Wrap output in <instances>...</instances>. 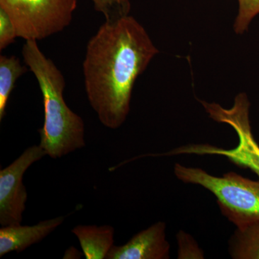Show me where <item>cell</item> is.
Returning a JSON list of instances; mask_svg holds the SVG:
<instances>
[{"label": "cell", "mask_w": 259, "mask_h": 259, "mask_svg": "<svg viewBox=\"0 0 259 259\" xmlns=\"http://www.w3.org/2000/svg\"><path fill=\"white\" fill-rule=\"evenodd\" d=\"M29 68L23 66L15 56H0V120L6 114V108L17 80L28 72Z\"/></svg>", "instance_id": "obj_11"}, {"label": "cell", "mask_w": 259, "mask_h": 259, "mask_svg": "<svg viewBox=\"0 0 259 259\" xmlns=\"http://www.w3.org/2000/svg\"><path fill=\"white\" fill-rule=\"evenodd\" d=\"M159 53L143 25L131 16L105 21L91 37L83 63L85 90L99 120L119 128L131 110L136 80Z\"/></svg>", "instance_id": "obj_1"}, {"label": "cell", "mask_w": 259, "mask_h": 259, "mask_svg": "<svg viewBox=\"0 0 259 259\" xmlns=\"http://www.w3.org/2000/svg\"><path fill=\"white\" fill-rule=\"evenodd\" d=\"M177 241L178 244L177 258L179 259L204 258L203 250L189 233L184 231L178 232Z\"/></svg>", "instance_id": "obj_14"}, {"label": "cell", "mask_w": 259, "mask_h": 259, "mask_svg": "<svg viewBox=\"0 0 259 259\" xmlns=\"http://www.w3.org/2000/svg\"><path fill=\"white\" fill-rule=\"evenodd\" d=\"M77 0H0L18 37L40 40L64 30L72 21Z\"/></svg>", "instance_id": "obj_5"}, {"label": "cell", "mask_w": 259, "mask_h": 259, "mask_svg": "<svg viewBox=\"0 0 259 259\" xmlns=\"http://www.w3.org/2000/svg\"><path fill=\"white\" fill-rule=\"evenodd\" d=\"M16 37L18 35L14 24L4 10L0 9V50L13 44Z\"/></svg>", "instance_id": "obj_15"}, {"label": "cell", "mask_w": 259, "mask_h": 259, "mask_svg": "<svg viewBox=\"0 0 259 259\" xmlns=\"http://www.w3.org/2000/svg\"><path fill=\"white\" fill-rule=\"evenodd\" d=\"M82 256V253L79 250L76 249L74 246H70L65 250L64 257V259H78L81 258Z\"/></svg>", "instance_id": "obj_16"}, {"label": "cell", "mask_w": 259, "mask_h": 259, "mask_svg": "<svg viewBox=\"0 0 259 259\" xmlns=\"http://www.w3.org/2000/svg\"><path fill=\"white\" fill-rule=\"evenodd\" d=\"M228 244L233 258L259 259V221L236 228Z\"/></svg>", "instance_id": "obj_10"}, {"label": "cell", "mask_w": 259, "mask_h": 259, "mask_svg": "<svg viewBox=\"0 0 259 259\" xmlns=\"http://www.w3.org/2000/svg\"><path fill=\"white\" fill-rule=\"evenodd\" d=\"M166 224L159 221L143 230L125 244L114 245L107 259H168L170 244L166 240Z\"/></svg>", "instance_id": "obj_7"}, {"label": "cell", "mask_w": 259, "mask_h": 259, "mask_svg": "<svg viewBox=\"0 0 259 259\" xmlns=\"http://www.w3.org/2000/svg\"><path fill=\"white\" fill-rule=\"evenodd\" d=\"M47 156L40 145L25 149L16 160L0 171V224H21L28 192L23 179L29 167Z\"/></svg>", "instance_id": "obj_6"}, {"label": "cell", "mask_w": 259, "mask_h": 259, "mask_svg": "<svg viewBox=\"0 0 259 259\" xmlns=\"http://www.w3.org/2000/svg\"><path fill=\"white\" fill-rule=\"evenodd\" d=\"M24 61L40 87L44 122L39 129L40 146L47 156L57 159L86 146L83 119L66 105V81L59 68L46 56L36 40H26L22 50Z\"/></svg>", "instance_id": "obj_2"}, {"label": "cell", "mask_w": 259, "mask_h": 259, "mask_svg": "<svg viewBox=\"0 0 259 259\" xmlns=\"http://www.w3.org/2000/svg\"><path fill=\"white\" fill-rule=\"evenodd\" d=\"M64 216L40 221L34 226H2L0 229V257L15 251L20 253L42 241L64 223Z\"/></svg>", "instance_id": "obj_8"}, {"label": "cell", "mask_w": 259, "mask_h": 259, "mask_svg": "<svg viewBox=\"0 0 259 259\" xmlns=\"http://www.w3.org/2000/svg\"><path fill=\"white\" fill-rule=\"evenodd\" d=\"M71 232L77 238L86 259L106 258L114 246L115 229L108 225H79L74 227Z\"/></svg>", "instance_id": "obj_9"}, {"label": "cell", "mask_w": 259, "mask_h": 259, "mask_svg": "<svg viewBox=\"0 0 259 259\" xmlns=\"http://www.w3.org/2000/svg\"><path fill=\"white\" fill-rule=\"evenodd\" d=\"M94 8L105 16L106 21L117 20L129 15L130 0H91Z\"/></svg>", "instance_id": "obj_13"}, {"label": "cell", "mask_w": 259, "mask_h": 259, "mask_svg": "<svg viewBox=\"0 0 259 259\" xmlns=\"http://www.w3.org/2000/svg\"><path fill=\"white\" fill-rule=\"evenodd\" d=\"M175 176L184 183L201 186L217 199L221 212L236 228L259 221V181L228 172L223 177L202 168L176 163Z\"/></svg>", "instance_id": "obj_3"}, {"label": "cell", "mask_w": 259, "mask_h": 259, "mask_svg": "<svg viewBox=\"0 0 259 259\" xmlns=\"http://www.w3.org/2000/svg\"><path fill=\"white\" fill-rule=\"evenodd\" d=\"M209 117L219 123L233 127L238 137V145L224 149L209 144H191L181 146L169 152L146 154V156H174L180 154L215 155L225 156L236 166L248 168L259 177V145L255 141L249 118L250 103L248 95L239 93L231 108H225L216 102L200 100Z\"/></svg>", "instance_id": "obj_4"}, {"label": "cell", "mask_w": 259, "mask_h": 259, "mask_svg": "<svg viewBox=\"0 0 259 259\" xmlns=\"http://www.w3.org/2000/svg\"><path fill=\"white\" fill-rule=\"evenodd\" d=\"M238 12L233 24V30L238 35L248 31L250 23L259 14V0H238Z\"/></svg>", "instance_id": "obj_12"}]
</instances>
